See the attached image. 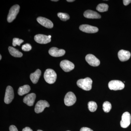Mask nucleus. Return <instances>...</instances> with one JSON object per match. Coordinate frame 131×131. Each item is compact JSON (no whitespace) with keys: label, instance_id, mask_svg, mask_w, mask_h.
Wrapping results in <instances>:
<instances>
[{"label":"nucleus","instance_id":"nucleus-1","mask_svg":"<svg viewBox=\"0 0 131 131\" xmlns=\"http://www.w3.org/2000/svg\"><path fill=\"white\" fill-rule=\"evenodd\" d=\"M93 81L91 78L87 77L84 79H80L77 82V85L79 88L86 91H89L92 88Z\"/></svg>","mask_w":131,"mask_h":131},{"label":"nucleus","instance_id":"nucleus-2","mask_svg":"<svg viewBox=\"0 0 131 131\" xmlns=\"http://www.w3.org/2000/svg\"><path fill=\"white\" fill-rule=\"evenodd\" d=\"M44 77L46 81L49 84H53L57 78L56 73L53 70L47 69L45 71Z\"/></svg>","mask_w":131,"mask_h":131},{"label":"nucleus","instance_id":"nucleus-3","mask_svg":"<svg viewBox=\"0 0 131 131\" xmlns=\"http://www.w3.org/2000/svg\"><path fill=\"white\" fill-rule=\"evenodd\" d=\"M20 6L18 5H15L9 9V14L8 15L7 20L9 23L12 22L16 18L19 11Z\"/></svg>","mask_w":131,"mask_h":131},{"label":"nucleus","instance_id":"nucleus-4","mask_svg":"<svg viewBox=\"0 0 131 131\" xmlns=\"http://www.w3.org/2000/svg\"><path fill=\"white\" fill-rule=\"evenodd\" d=\"M108 86L111 90H122L125 88L124 83L119 80H112L108 83Z\"/></svg>","mask_w":131,"mask_h":131},{"label":"nucleus","instance_id":"nucleus-5","mask_svg":"<svg viewBox=\"0 0 131 131\" xmlns=\"http://www.w3.org/2000/svg\"><path fill=\"white\" fill-rule=\"evenodd\" d=\"M14 94L13 89L11 86H8L7 87L4 99V101L6 104H9L11 103L14 98Z\"/></svg>","mask_w":131,"mask_h":131},{"label":"nucleus","instance_id":"nucleus-6","mask_svg":"<svg viewBox=\"0 0 131 131\" xmlns=\"http://www.w3.org/2000/svg\"><path fill=\"white\" fill-rule=\"evenodd\" d=\"M131 116L130 113L125 112L122 114V119L120 122L121 126L122 128H126L131 123Z\"/></svg>","mask_w":131,"mask_h":131},{"label":"nucleus","instance_id":"nucleus-7","mask_svg":"<svg viewBox=\"0 0 131 131\" xmlns=\"http://www.w3.org/2000/svg\"><path fill=\"white\" fill-rule=\"evenodd\" d=\"M76 100V97L74 93L69 92L66 94L64 97V103L67 106H72L75 103Z\"/></svg>","mask_w":131,"mask_h":131},{"label":"nucleus","instance_id":"nucleus-8","mask_svg":"<svg viewBox=\"0 0 131 131\" xmlns=\"http://www.w3.org/2000/svg\"><path fill=\"white\" fill-rule=\"evenodd\" d=\"M50 105L45 100L38 101L36 104L35 107V112L37 113H39L43 112L46 107H49Z\"/></svg>","mask_w":131,"mask_h":131},{"label":"nucleus","instance_id":"nucleus-9","mask_svg":"<svg viewBox=\"0 0 131 131\" xmlns=\"http://www.w3.org/2000/svg\"><path fill=\"white\" fill-rule=\"evenodd\" d=\"M60 65L63 70L66 72H69L74 69L75 68L74 64L67 60L61 61Z\"/></svg>","mask_w":131,"mask_h":131},{"label":"nucleus","instance_id":"nucleus-10","mask_svg":"<svg viewBox=\"0 0 131 131\" xmlns=\"http://www.w3.org/2000/svg\"><path fill=\"white\" fill-rule=\"evenodd\" d=\"M85 59L89 64L94 67L98 66L100 63V60L92 54H89L87 55L85 57Z\"/></svg>","mask_w":131,"mask_h":131},{"label":"nucleus","instance_id":"nucleus-11","mask_svg":"<svg viewBox=\"0 0 131 131\" xmlns=\"http://www.w3.org/2000/svg\"><path fill=\"white\" fill-rule=\"evenodd\" d=\"M79 28L82 31L88 33H94L98 31L97 27L88 25H81Z\"/></svg>","mask_w":131,"mask_h":131},{"label":"nucleus","instance_id":"nucleus-12","mask_svg":"<svg viewBox=\"0 0 131 131\" xmlns=\"http://www.w3.org/2000/svg\"><path fill=\"white\" fill-rule=\"evenodd\" d=\"M34 39L36 42L40 44H47L51 41L48 36L43 34H38L34 37Z\"/></svg>","mask_w":131,"mask_h":131},{"label":"nucleus","instance_id":"nucleus-13","mask_svg":"<svg viewBox=\"0 0 131 131\" xmlns=\"http://www.w3.org/2000/svg\"><path fill=\"white\" fill-rule=\"evenodd\" d=\"M49 54L52 56L60 57L63 56L65 54V51L63 49H59L57 47H52L49 50Z\"/></svg>","mask_w":131,"mask_h":131},{"label":"nucleus","instance_id":"nucleus-14","mask_svg":"<svg viewBox=\"0 0 131 131\" xmlns=\"http://www.w3.org/2000/svg\"><path fill=\"white\" fill-rule=\"evenodd\" d=\"M38 22L46 28H51L53 27V24L50 20L45 18L39 17L37 18Z\"/></svg>","mask_w":131,"mask_h":131},{"label":"nucleus","instance_id":"nucleus-15","mask_svg":"<svg viewBox=\"0 0 131 131\" xmlns=\"http://www.w3.org/2000/svg\"><path fill=\"white\" fill-rule=\"evenodd\" d=\"M36 94L34 93L28 94L24 97L23 101L26 105L30 106L33 105L36 98Z\"/></svg>","mask_w":131,"mask_h":131},{"label":"nucleus","instance_id":"nucleus-16","mask_svg":"<svg viewBox=\"0 0 131 131\" xmlns=\"http://www.w3.org/2000/svg\"><path fill=\"white\" fill-rule=\"evenodd\" d=\"M131 57V53L128 51L120 50L118 52V57L120 60L124 62L129 60Z\"/></svg>","mask_w":131,"mask_h":131},{"label":"nucleus","instance_id":"nucleus-17","mask_svg":"<svg viewBox=\"0 0 131 131\" xmlns=\"http://www.w3.org/2000/svg\"><path fill=\"white\" fill-rule=\"evenodd\" d=\"M85 18L89 19H100L101 16L98 13L91 10H88L84 12L83 14Z\"/></svg>","mask_w":131,"mask_h":131},{"label":"nucleus","instance_id":"nucleus-18","mask_svg":"<svg viewBox=\"0 0 131 131\" xmlns=\"http://www.w3.org/2000/svg\"><path fill=\"white\" fill-rule=\"evenodd\" d=\"M41 74L40 70L37 69L34 73H31L30 75V78L32 82L34 84L38 82Z\"/></svg>","mask_w":131,"mask_h":131},{"label":"nucleus","instance_id":"nucleus-19","mask_svg":"<svg viewBox=\"0 0 131 131\" xmlns=\"http://www.w3.org/2000/svg\"><path fill=\"white\" fill-rule=\"evenodd\" d=\"M30 87L28 85H25L20 87L18 90V94L20 96L28 93L30 90Z\"/></svg>","mask_w":131,"mask_h":131},{"label":"nucleus","instance_id":"nucleus-20","mask_svg":"<svg viewBox=\"0 0 131 131\" xmlns=\"http://www.w3.org/2000/svg\"><path fill=\"white\" fill-rule=\"evenodd\" d=\"M8 50L10 54L15 57H21L23 56V54L21 52L11 46L8 47Z\"/></svg>","mask_w":131,"mask_h":131},{"label":"nucleus","instance_id":"nucleus-21","mask_svg":"<svg viewBox=\"0 0 131 131\" xmlns=\"http://www.w3.org/2000/svg\"><path fill=\"white\" fill-rule=\"evenodd\" d=\"M108 6L107 4L105 3H101L98 5L96 7V10L100 12H106L108 9Z\"/></svg>","mask_w":131,"mask_h":131},{"label":"nucleus","instance_id":"nucleus-22","mask_svg":"<svg viewBox=\"0 0 131 131\" xmlns=\"http://www.w3.org/2000/svg\"><path fill=\"white\" fill-rule=\"evenodd\" d=\"M88 106L90 111L92 112H95L97 108V105L96 102L92 101L89 102Z\"/></svg>","mask_w":131,"mask_h":131},{"label":"nucleus","instance_id":"nucleus-23","mask_svg":"<svg viewBox=\"0 0 131 131\" xmlns=\"http://www.w3.org/2000/svg\"><path fill=\"white\" fill-rule=\"evenodd\" d=\"M112 107V105L109 102L106 101L103 103V109L104 112L105 113L109 112Z\"/></svg>","mask_w":131,"mask_h":131},{"label":"nucleus","instance_id":"nucleus-24","mask_svg":"<svg viewBox=\"0 0 131 131\" xmlns=\"http://www.w3.org/2000/svg\"><path fill=\"white\" fill-rule=\"evenodd\" d=\"M58 16L61 20L65 21L70 18V16L68 14L64 13H59L58 14Z\"/></svg>","mask_w":131,"mask_h":131},{"label":"nucleus","instance_id":"nucleus-25","mask_svg":"<svg viewBox=\"0 0 131 131\" xmlns=\"http://www.w3.org/2000/svg\"><path fill=\"white\" fill-rule=\"evenodd\" d=\"M24 42L22 39H19L18 38H14L13 39V46H16V45L20 46V44Z\"/></svg>","mask_w":131,"mask_h":131},{"label":"nucleus","instance_id":"nucleus-26","mask_svg":"<svg viewBox=\"0 0 131 131\" xmlns=\"http://www.w3.org/2000/svg\"><path fill=\"white\" fill-rule=\"evenodd\" d=\"M32 47L28 43L23 45L21 47V49L24 51H28L31 50Z\"/></svg>","mask_w":131,"mask_h":131},{"label":"nucleus","instance_id":"nucleus-27","mask_svg":"<svg viewBox=\"0 0 131 131\" xmlns=\"http://www.w3.org/2000/svg\"><path fill=\"white\" fill-rule=\"evenodd\" d=\"M9 129V131H18L16 127L13 125L10 126Z\"/></svg>","mask_w":131,"mask_h":131},{"label":"nucleus","instance_id":"nucleus-28","mask_svg":"<svg viewBox=\"0 0 131 131\" xmlns=\"http://www.w3.org/2000/svg\"><path fill=\"white\" fill-rule=\"evenodd\" d=\"M80 131H93L92 129L87 127H83L80 129Z\"/></svg>","mask_w":131,"mask_h":131},{"label":"nucleus","instance_id":"nucleus-29","mask_svg":"<svg viewBox=\"0 0 131 131\" xmlns=\"http://www.w3.org/2000/svg\"><path fill=\"white\" fill-rule=\"evenodd\" d=\"M131 2V0H124L123 1V3L125 6H127L129 5Z\"/></svg>","mask_w":131,"mask_h":131},{"label":"nucleus","instance_id":"nucleus-30","mask_svg":"<svg viewBox=\"0 0 131 131\" xmlns=\"http://www.w3.org/2000/svg\"><path fill=\"white\" fill-rule=\"evenodd\" d=\"M22 131H33L29 127H27L22 130Z\"/></svg>","mask_w":131,"mask_h":131},{"label":"nucleus","instance_id":"nucleus-31","mask_svg":"<svg viewBox=\"0 0 131 131\" xmlns=\"http://www.w3.org/2000/svg\"><path fill=\"white\" fill-rule=\"evenodd\" d=\"M75 1L74 0H67V1H68V2H73L74 1Z\"/></svg>","mask_w":131,"mask_h":131},{"label":"nucleus","instance_id":"nucleus-32","mask_svg":"<svg viewBox=\"0 0 131 131\" xmlns=\"http://www.w3.org/2000/svg\"><path fill=\"white\" fill-rule=\"evenodd\" d=\"M52 1L53 2H57L58 1V0H54V1Z\"/></svg>","mask_w":131,"mask_h":131},{"label":"nucleus","instance_id":"nucleus-33","mask_svg":"<svg viewBox=\"0 0 131 131\" xmlns=\"http://www.w3.org/2000/svg\"><path fill=\"white\" fill-rule=\"evenodd\" d=\"M48 37H49V38H50V39H51V36L50 35H48Z\"/></svg>","mask_w":131,"mask_h":131},{"label":"nucleus","instance_id":"nucleus-34","mask_svg":"<svg viewBox=\"0 0 131 131\" xmlns=\"http://www.w3.org/2000/svg\"><path fill=\"white\" fill-rule=\"evenodd\" d=\"M2 59V56L1 55H0V60H1Z\"/></svg>","mask_w":131,"mask_h":131},{"label":"nucleus","instance_id":"nucleus-35","mask_svg":"<svg viewBox=\"0 0 131 131\" xmlns=\"http://www.w3.org/2000/svg\"><path fill=\"white\" fill-rule=\"evenodd\" d=\"M37 131H43L42 130H38Z\"/></svg>","mask_w":131,"mask_h":131},{"label":"nucleus","instance_id":"nucleus-36","mask_svg":"<svg viewBox=\"0 0 131 131\" xmlns=\"http://www.w3.org/2000/svg\"></svg>","mask_w":131,"mask_h":131}]
</instances>
